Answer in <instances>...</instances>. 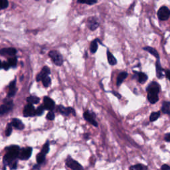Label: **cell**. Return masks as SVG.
Returning <instances> with one entry per match:
<instances>
[{
	"label": "cell",
	"instance_id": "cell-27",
	"mask_svg": "<svg viewBox=\"0 0 170 170\" xmlns=\"http://www.w3.org/2000/svg\"><path fill=\"white\" fill-rule=\"evenodd\" d=\"M7 63L10 64V67H16V65L17 64V59L15 57H11V58H9L7 59Z\"/></svg>",
	"mask_w": 170,
	"mask_h": 170
},
{
	"label": "cell",
	"instance_id": "cell-31",
	"mask_svg": "<svg viewBox=\"0 0 170 170\" xmlns=\"http://www.w3.org/2000/svg\"><path fill=\"white\" fill-rule=\"evenodd\" d=\"M42 82H43V85L45 86V87H49V86L51 84V79L50 77H45L44 79H43Z\"/></svg>",
	"mask_w": 170,
	"mask_h": 170
},
{
	"label": "cell",
	"instance_id": "cell-6",
	"mask_svg": "<svg viewBox=\"0 0 170 170\" xmlns=\"http://www.w3.org/2000/svg\"><path fill=\"white\" fill-rule=\"evenodd\" d=\"M13 107V103L11 100H5V102L4 105L1 106L0 108V114L1 115H4L5 113L10 112Z\"/></svg>",
	"mask_w": 170,
	"mask_h": 170
},
{
	"label": "cell",
	"instance_id": "cell-21",
	"mask_svg": "<svg viewBox=\"0 0 170 170\" xmlns=\"http://www.w3.org/2000/svg\"><path fill=\"white\" fill-rule=\"evenodd\" d=\"M148 101L150 102L151 104L156 103L158 101V100H159V97H158V94L148 93Z\"/></svg>",
	"mask_w": 170,
	"mask_h": 170
},
{
	"label": "cell",
	"instance_id": "cell-40",
	"mask_svg": "<svg viewBox=\"0 0 170 170\" xmlns=\"http://www.w3.org/2000/svg\"><path fill=\"white\" fill-rule=\"evenodd\" d=\"M165 73H166V76L168 79L170 80V71L169 70H166L165 71Z\"/></svg>",
	"mask_w": 170,
	"mask_h": 170
},
{
	"label": "cell",
	"instance_id": "cell-20",
	"mask_svg": "<svg viewBox=\"0 0 170 170\" xmlns=\"http://www.w3.org/2000/svg\"><path fill=\"white\" fill-rule=\"evenodd\" d=\"M144 50L146 51L147 52H148L149 53H150L152 55L154 56L155 58L159 59H160V55H159V53H157V51L154 49L153 47H144Z\"/></svg>",
	"mask_w": 170,
	"mask_h": 170
},
{
	"label": "cell",
	"instance_id": "cell-5",
	"mask_svg": "<svg viewBox=\"0 0 170 170\" xmlns=\"http://www.w3.org/2000/svg\"><path fill=\"white\" fill-rule=\"evenodd\" d=\"M157 17L162 21H166L170 17V10L166 6L161 7L157 11Z\"/></svg>",
	"mask_w": 170,
	"mask_h": 170
},
{
	"label": "cell",
	"instance_id": "cell-8",
	"mask_svg": "<svg viewBox=\"0 0 170 170\" xmlns=\"http://www.w3.org/2000/svg\"><path fill=\"white\" fill-rule=\"evenodd\" d=\"M160 86L156 82H152L146 88V91L148 92V93L151 94H158V93H160Z\"/></svg>",
	"mask_w": 170,
	"mask_h": 170
},
{
	"label": "cell",
	"instance_id": "cell-14",
	"mask_svg": "<svg viewBox=\"0 0 170 170\" xmlns=\"http://www.w3.org/2000/svg\"><path fill=\"white\" fill-rule=\"evenodd\" d=\"M17 52L15 48H4L1 50V54L2 56H14Z\"/></svg>",
	"mask_w": 170,
	"mask_h": 170
},
{
	"label": "cell",
	"instance_id": "cell-43",
	"mask_svg": "<svg viewBox=\"0 0 170 170\" xmlns=\"http://www.w3.org/2000/svg\"><path fill=\"white\" fill-rule=\"evenodd\" d=\"M84 136H85V139H86V140H88V138H89V136H90V135H89V134H85V135H84Z\"/></svg>",
	"mask_w": 170,
	"mask_h": 170
},
{
	"label": "cell",
	"instance_id": "cell-13",
	"mask_svg": "<svg viewBox=\"0 0 170 170\" xmlns=\"http://www.w3.org/2000/svg\"><path fill=\"white\" fill-rule=\"evenodd\" d=\"M83 116H84V118L87 121V122H90L91 124H92L93 126H96L97 127L98 126V123L96 122V121L94 120V115L91 113L89 111H86L84 112V114H83Z\"/></svg>",
	"mask_w": 170,
	"mask_h": 170
},
{
	"label": "cell",
	"instance_id": "cell-35",
	"mask_svg": "<svg viewBox=\"0 0 170 170\" xmlns=\"http://www.w3.org/2000/svg\"><path fill=\"white\" fill-rule=\"evenodd\" d=\"M0 2H1V5H1V10H4V9H6L8 7V0H0Z\"/></svg>",
	"mask_w": 170,
	"mask_h": 170
},
{
	"label": "cell",
	"instance_id": "cell-23",
	"mask_svg": "<svg viewBox=\"0 0 170 170\" xmlns=\"http://www.w3.org/2000/svg\"><path fill=\"white\" fill-rule=\"evenodd\" d=\"M98 42H100L99 40L98 39H94V41L91 42L90 46V50L92 53H95L96 52L98 49Z\"/></svg>",
	"mask_w": 170,
	"mask_h": 170
},
{
	"label": "cell",
	"instance_id": "cell-42",
	"mask_svg": "<svg viewBox=\"0 0 170 170\" xmlns=\"http://www.w3.org/2000/svg\"><path fill=\"white\" fill-rule=\"evenodd\" d=\"M112 93H113V94H114V95H115V96H117L118 98V99H120V98H121V95H120L119 93H116V92L113 91V92H112Z\"/></svg>",
	"mask_w": 170,
	"mask_h": 170
},
{
	"label": "cell",
	"instance_id": "cell-41",
	"mask_svg": "<svg viewBox=\"0 0 170 170\" xmlns=\"http://www.w3.org/2000/svg\"><path fill=\"white\" fill-rule=\"evenodd\" d=\"M33 169H36V170H39V169H40V164L37 163V164H36V165H35L33 166Z\"/></svg>",
	"mask_w": 170,
	"mask_h": 170
},
{
	"label": "cell",
	"instance_id": "cell-28",
	"mask_svg": "<svg viewBox=\"0 0 170 170\" xmlns=\"http://www.w3.org/2000/svg\"><path fill=\"white\" fill-rule=\"evenodd\" d=\"M160 116V112H152L150 115V116H149V120H150V122H154V121L159 118Z\"/></svg>",
	"mask_w": 170,
	"mask_h": 170
},
{
	"label": "cell",
	"instance_id": "cell-22",
	"mask_svg": "<svg viewBox=\"0 0 170 170\" xmlns=\"http://www.w3.org/2000/svg\"><path fill=\"white\" fill-rule=\"evenodd\" d=\"M107 57H108V60L109 64L111 65H116L117 60L114 57L113 54H112L109 51H107Z\"/></svg>",
	"mask_w": 170,
	"mask_h": 170
},
{
	"label": "cell",
	"instance_id": "cell-11",
	"mask_svg": "<svg viewBox=\"0 0 170 170\" xmlns=\"http://www.w3.org/2000/svg\"><path fill=\"white\" fill-rule=\"evenodd\" d=\"M43 101H44V106L46 110L52 111L54 108L55 104H54V102L51 99V98L48 96H45L44 98Z\"/></svg>",
	"mask_w": 170,
	"mask_h": 170
},
{
	"label": "cell",
	"instance_id": "cell-30",
	"mask_svg": "<svg viewBox=\"0 0 170 170\" xmlns=\"http://www.w3.org/2000/svg\"><path fill=\"white\" fill-rule=\"evenodd\" d=\"M98 0H77L79 4H86L88 5H93L97 3Z\"/></svg>",
	"mask_w": 170,
	"mask_h": 170
},
{
	"label": "cell",
	"instance_id": "cell-17",
	"mask_svg": "<svg viewBox=\"0 0 170 170\" xmlns=\"http://www.w3.org/2000/svg\"><path fill=\"white\" fill-rule=\"evenodd\" d=\"M13 127L15 128L17 130H23L24 128V124L21 120L17 118H13L11 122Z\"/></svg>",
	"mask_w": 170,
	"mask_h": 170
},
{
	"label": "cell",
	"instance_id": "cell-10",
	"mask_svg": "<svg viewBox=\"0 0 170 170\" xmlns=\"http://www.w3.org/2000/svg\"><path fill=\"white\" fill-rule=\"evenodd\" d=\"M58 110L60 114L65 115V116H68V115L71 114H73V115L76 114L75 110H74L73 108L71 107L66 108L62 105H60L58 106Z\"/></svg>",
	"mask_w": 170,
	"mask_h": 170
},
{
	"label": "cell",
	"instance_id": "cell-36",
	"mask_svg": "<svg viewBox=\"0 0 170 170\" xmlns=\"http://www.w3.org/2000/svg\"><path fill=\"white\" fill-rule=\"evenodd\" d=\"M54 117H55V115H54L53 112H49V113L47 114V119L49 120H53L54 119Z\"/></svg>",
	"mask_w": 170,
	"mask_h": 170
},
{
	"label": "cell",
	"instance_id": "cell-15",
	"mask_svg": "<svg viewBox=\"0 0 170 170\" xmlns=\"http://www.w3.org/2000/svg\"><path fill=\"white\" fill-rule=\"evenodd\" d=\"M9 91H8V97H13L15 96L17 91L16 88V79H15L13 81L10 82V85H9Z\"/></svg>",
	"mask_w": 170,
	"mask_h": 170
},
{
	"label": "cell",
	"instance_id": "cell-39",
	"mask_svg": "<svg viewBox=\"0 0 170 170\" xmlns=\"http://www.w3.org/2000/svg\"><path fill=\"white\" fill-rule=\"evenodd\" d=\"M164 139H165L166 142H170V134H167L165 136Z\"/></svg>",
	"mask_w": 170,
	"mask_h": 170
},
{
	"label": "cell",
	"instance_id": "cell-44",
	"mask_svg": "<svg viewBox=\"0 0 170 170\" xmlns=\"http://www.w3.org/2000/svg\"><path fill=\"white\" fill-rule=\"evenodd\" d=\"M36 1H39V0H36Z\"/></svg>",
	"mask_w": 170,
	"mask_h": 170
},
{
	"label": "cell",
	"instance_id": "cell-16",
	"mask_svg": "<svg viewBox=\"0 0 170 170\" xmlns=\"http://www.w3.org/2000/svg\"><path fill=\"white\" fill-rule=\"evenodd\" d=\"M134 73H135V77H137L138 82L141 84H144V83H145L147 80H148V76L146 75L145 73H142V72H136V71H134Z\"/></svg>",
	"mask_w": 170,
	"mask_h": 170
},
{
	"label": "cell",
	"instance_id": "cell-12",
	"mask_svg": "<svg viewBox=\"0 0 170 170\" xmlns=\"http://www.w3.org/2000/svg\"><path fill=\"white\" fill-rule=\"evenodd\" d=\"M87 26L89 29L94 31L99 27V23L97 21L96 18L95 17H90L88 18L87 21Z\"/></svg>",
	"mask_w": 170,
	"mask_h": 170
},
{
	"label": "cell",
	"instance_id": "cell-7",
	"mask_svg": "<svg viewBox=\"0 0 170 170\" xmlns=\"http://www.w3.org/2000/svg\"><path fill=\"white\" fill-rule=\"evenodd\" d=\"M36 115V110L32 104H28L24 109V116L25 117H32Z\"/></svg>",
	"mask_w": 170,
	"mask_h": 170
},
{
	"label": "cell",
	"instance_id": "cell-4",
	"mask_svg": "<svg viewBox=\"0 0 170 170\" xmlns=\"http://www.w3.org/2000/svg\"><path fill=\"white\" fill-rule=\"evenodd\" d=\"M66 164H67V166L69 168H71L73 170H84L82 166L79 162L74 160L70 156H68L67 158V160H66Z\"/></svg>",
	"mask_w": 170,
	"mask_h": 170
},
{
	"label": "cell",
	"instance_id": "cell-18",
	"mask_svg": "<svg viewBox=\"0 0 170 170\" xmlns=\"http://www.w3.org/2000/svg\"><path fill=\"white\" fill-rule=\"evenodd\" d=\"M155 67H156V75L157 78L158 79H162L163 77V71H164V70L162 67V65H161L159 59L157 60L156 63H155Z\"/></svg>",
	"mask_w": 170,
	"mask_h": 170
},
{
	"label": "cell",
	"instance_id": "cell-9",
	"mask_svg": "<svg viewBox=\"0 0 170 170\" xmlns=\"http://www.w3.org/2000/svg\"><path fill=\"white\" fill-rule=\"evenodd\" d=\"M51 73L50 72V68H49L48 67H44L43 68V69L41 70V71L37 74V78H36V80L37 82L41 81V80H43V79H44L45 77H48L49 74Z\"/></svg>",
	"mask_w": 170,
	"mask_h": 170
},
{
	"label": "cell",
	"instance_id": "cell-33",
	"mask_svg": "<svg viewBox=\"0 0 170 170\" xmlns=\"http://www.w3.org/2000/svg\"><path fill=\"white\" fill-rule=\"evenodd\" d=\"M13 126L11 123L8 124L7 126V128L5 130V135L6 136H10L11 134V132H12V129H13Z\"/></svg>",
	"mask_w": 170,
	"mask_h": 170
},
{
	"label": "cell",
	"instance_id": "cell-2",
	"mask_svg": "<svg viewBox=\"0 0 170 170\" xmlns=\"http://www.w3.org/2000/svg\"><path fill=\"white\" fill-rule=\"evenodd\" d=\"M50 58L53 60V62L57 66H61L63 63V57L59 52L57 51H51L49 53Z\"/></svg>",
	"mask_w": 170,
	"mask_h": 170
},
{
	"label": "cell",
	"instance_id": "cell-24",
	"mask_svg": "<svg viewBox=\"0 0 170 170\" xmlns=\"http://www.w3.org/2000/svg\"><path fill=\"white\" fill-rule=\"evenodd\" d=\"M162 110L164 114H170V102H163L162 106Z\"/></svg>",
	"mask_w": 170,
	"mask_h": 170
},
{
	"label": "cell",
	"instance_id": "cell-34",
	"mask_svg": "<svg viewBox=\"0 0 170 170\" xmlns=\"http://www.w3.org/2000/svg\"><path fill=\"white\" fill-rule=\"evenodd\" d=\"M45 108L44 106H43V105L39 106L36 110V115H37V116H41V115L43 114V112H44L45 111Z\"/></svg>",
	"mask_w": 170,
	"mask_h": 170
},
{
	"label": "cell",
	"instance_id": "cell-26",
	"mask_svg": "<svg viewBox=\"0 0 170 170\" xmlns=\"http://www.w3.org/2000/svg\"><path fill=\"white\" fill-rule=\"evenodd\" d=\"M45 156H46V154H45L44 153H43L42 152H41L40 153L37 154V157H36L37 163L41 164L44 162L45 161Z\"/></svg>",
	"mask_w": 170,
	"mask_h": 170
},
{
	"label": "cell",
	"instance_id": "cell-25",
	"mask_svg": "<svg viewBox=\"0 0 170 170\" xmlns=\"http://www.w3.org/2000/svg\"><path fill=\"white\" fill-rule=\"evenodd\" d=\"M39 101H40L39 98L35 96H29L27 99V102L29 104H32V105H36V104H38Z\"/></svg>",
	"mask_w": 170,
	"mask_h": 170
},
{
	"label": "cell",
	"instance_id": "cell-37",
	"mask_svg": "<svg viewBox=\"0 0 170 170\" xmlns=\"http://www.w3.org/2000/svg\"><path fill=\"white\" fill-rule=\"evenodd\" d=\"M10 65L7 62H5V61L2 62V65H1L2 68H4V70L7 71V70H8L9 68H10Z\"/></svg>",
	"mask_w": 170,
	"mask_h": 170
},
{
	"label": "cell",
	"instance_id": "cell-1",
	"mask_svg": "<svg viewBox=\"0 0 170 170\" xmlns=\"http://www.w3.org/2000/svg\"><path fill=\"white\" fill-rule=\"evenodd\" d=\"M5 150L7 152L6 154L4 155V160H3L4 166L6 167L9 166L11 169H17V161L16 159L19 157L21 149L18 146L13 145L5 148Z\"/></svg>",
	"mask_w": 170,
	"mask_h": 170
},
{
	"label": "cell",
	"instance_id": "cell-19",
	"mask_svg": "<svg viewBox=\"0 0 170 170\" xmlns=\"http://www.w3.org/2000/svg\"><path fill=\"white\" fill-rule=\"evenodd\" d=\"M128 74L126 73V72H122V73H120L117 77V80H116L117 86H120L121 84H122L124 80L126 79V77H128Z\"/></svg>",
	"mask_w": 170,
	"mask_h": 170
},
{
	"label": "cell",
	"instance_id": "cell-38",
	"mask_svg": "<svg viewBox=\"0 0 170 170\" xmlns=\"http://www.w3.org/2000/svg\"><path fill=\"white\" fill-rule=\"evenodd\" d=\"M161 169H162V170H170V166L165 164V165H163L162 166Z\"/></svg>",
	"mask_w": 170,
	"mask_h": 170
},
{
	"label": "cell",
	"instance_id": "cell-3",
	"mask_svg": "<svg viewBox=\"0 0 170 170\" xmlns=\"http://www.w3.org/2000/svg\"><path fill=\"white\" fill-rule=\"evenodd\" d=\"M33 152V148L31 147H27L21 149L19 155V159L21 160H27L29 159Z\"/></svg>",
	"mask_w": 170,
	"mask_h": 170
},
{
	"label": "cell",
	"instance_id": "cell-29",
	"mask_svg": "<svg viewBox=\"0 0 170 170\" xmlns=\"http://www.w3.org/2000/svg\"><path fill=\"white\" fill-rule=\"evenodd\" d=\"M130 170H147V167L143 166L142 164H136L130 168Z\"/></svg>",
	"mask_w": 170,
	"mask_h": 170
},
{
	"label": "cell",
	"instance_id": "cell-32",
	"mask_svg": "<svg viewBox=\"0 0 170 170\" xmlns=\"http://www.w3.org/2000/svg\"><path fill=\"white\" fill-rule=\"evenodd\" d=\"M41 152L45 154H47L48 152H49V141H47L44 146H43Z\"/></svg>",
	"mask_w": 170,
	"mask_h": 170
}]
</instances>
